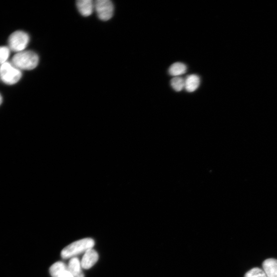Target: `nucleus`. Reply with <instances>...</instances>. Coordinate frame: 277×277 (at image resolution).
<instances>
[{
    "mask_svg": "<svg viewBox=\"0 0 277 277\" xmlns=\"http://www.w3.org/2000/svg\"><path fill=\"white\" fill-rule=\"evenodd\" d=\"M77 7L82 16L89 17L95 10V2L92 0H79L77 2Z\"/></svg>",
    "mask_w": 277,
    "mask_h": 277,
    "instance_id": "8",
    "label": "nucleus"
},
{
    "mask_svg": "<svg viewBox=\"0 0 277 277\" xmlns=\"http://www.w3.org/2000/svg\"><path fill=\"white\" fill-rule=\"evenodd\" d=\"M200 84L199 77L195 74L190 75L185 79L184 89L188 93H193L199 88Z\"/></svg>",
    "mask_w": 277,
    "mask_h": 277,
    "instance_id": "9",
    "label": "nucleus"
},
{
    "mask_svg": "<svg viewBox=\"0 0 277 277\" xmlns=\"http://www.w3.org/2000/svg\"><path fill=\"white\" fill-rule=\"evenodd\" d=\"M98 259V253L95 249L91 248L88 250L84 253L81 261L82 268H91L97 263Z\"/></svg>",
    "mask_w": 277,
    "mask_h": 277,
    "instance_id": "6",
    "label": "nucleus"
},
{
    "mask_svg": "<svg viewBox=\"0 0 277 277\" xmlns=\"http://www.w3.org/2000/svg\"><path fill=\"white\" fill-rule=\"evenodd\" d=\"M245 277H267L264 270L259 268H253L248 271Z\"/></svg>",
    "mask_w": 277,
    "mask_h": 277,
    "instance_id": "14",
    "label": "nucleus"
},
{
    "mask_svg": "<svg viewBox=\"0 0 277 277\" xmlns=\"http://www.w3.org/2000/svg\"><path fill=\"white\" fill-rule=\"evenodd\" d=\"M2 103H3V97L1 95V94H0V105H1Z\"/></svg>",
    "mask_w": 277,
    "mask_h": 277,
    "instance_id": "16",
    "label": "nucleus"
},
{
    "mask_svg": "<svg viewBox=\"0 0 277 277\" xmlns=\"http://www.w3.org/2000/svg\"><path fill=\"white\" fill-rule=\"evenodd\" d=\"M170 85L174 91L181 92L184 89L185 80L180 77H174L170 81Z\"/></svg>",
    "mask_w": 277,
    "mask_h": 277,
    "instance_id": "13",
    "label": "nucleus"
},
{
    "mask_svg": "<svg viewBox=\"0 0 277 277\" xmlns=\"http://www.w3.org/2000/svg\"><path fill=\"white\" fill-rule=\"evenodd\" d=\"M68 266L74 277H84L81 261L78 258H71Z\"/></svg>",
    "mask_w": 277,
    "mask_h": 277,
    "instance_id": "11",
    "label": "nucleus"
},
{
    "mask_svg": "<svg viewBox=\"0 0 277 277\" xmlns=\"http://www.w3.org/2000/svg\"><path fill=\"white\" fill-rule=\"evenodd\" d=\"M21 77L22 73L12 63L7 62L0 66V78L5 83L8 85L15 84Z\"/></svg>",
    "mask_w": 277,
    "mask_h": 277,
    "instance_id": "3",
    "label": "nucleus"
},
{
    "mask_svg": "<svg viewBox=\"0 0 277 277\" xmlns=\"http://www.w3.org/2000/svg\"><path fill=\"white\" fill-rule=\"evenodd\" d=\"M30 36L23 31H17L13 33L9 37V49L14 52H23L27 48Z\"/></svg>",
    "mask_w": 277,
    "mask_h": 277,
    "instance_id": "4",
    "label": "nucleus"
},
{
    "mask_svg": "<svg viewBox=\"0 0 277 277\" xmlns=\"http://www.w3.org/2000/svg\"><path fill=\"white\" fill-rule=\"evenodd\" d=\"M263 269L267 277H277V260L271 258L265 260Z\"/></svg>",
    "mask_w": 277,
    "mask_h": 277,
    "instance_id": "10",
    "label": "nucleus"
},
{
    "mask_svg": "<svg viewBox=\"0 0 277 277\" xmlns=\"http://www.w3.org/2000/svg\"><path fill=\"white\" fill-rule=\"evenodd\" d=\"M10 55V49L6 47H0V65L7 62Z\"/></svg>",
    "mask_w": 277,
    "mask_h": 277,
    "instance_id": "15",
    "label": "nucleus"
},
{
    "mask_svg": "<svg viewBox=\"0 0 277 277\" xmlns=\"http://www.w3.org/2000/svg\"><path fill=\"white\" fill-rule=\"evenodd\" d=\"M50 272L52 277H74L68 266L60 261L54 263L50 267Z\"/></svg>",
    "mask_w": 277,
    "mask_h": 277,
    "instance_id": "7",
    "label": "nucleus"
},
{
    "mask_svg": "<svg viewBox=\"0 0 277 277\" xmlns=\"http://www.w3.org/2000/svg\"><path fill=\"white\" fill-rule=\"evenodd\" d=\"M39 56L33 51L17 53L12 58V65L19 70H33L38 65Z\"/></svg>",
    "mask_w": 277,
    "mask_h": 277,
    "instance_id": "1",
    "label": "nucleus"
},
{
    "mask_svg": "<svg viewBox=\"0 0 277 277\" xmlns=\"http://www.w3.org/2000/svg\"><path fill=\"white\" fill-rule=\"evenodd\" d=\"M187 70V67L184 63L176 62L170 67L168 70V73L170 76L177 77L185 74Z\"/></svg>",
    "mask_w": 277,
    "mask_h": 277,
    "instance_id": "12",
    "label": "nucleus"
},
{
    "mask_svg": "<svg viewBox=\"0 0 277 277\" xmlns=\"http://www.w3.org/2000/svg\"><path fill=\"white\" fill-rule=\"evenodd\" d=\"M95 241L91 238L83 239L74 242L64 248L61 251V257L64 259L76 257L77 255L85 253L93 248Z\"/></svg>",
    "mask_w": 277,
    "mask_h": 277,
    "instance_id": "2",
    "label": "nucleus"
},
{
    "mask_svg": "<svg viewBox=\"0 0 277 277\" xmlns=\"http://www.w3.org/2000/svg\"><path fill=\"white\" fill-rule=\"evenodd\" d=\"M95 10L100 20L108 21L113 16L114 7L110 0H97L95 2Z\"/></svg>",
    "mask_w": 277,
    "mask_h": 277,
    "instance_id": "5",
    "label": "nucleus"
}]
</instances>
